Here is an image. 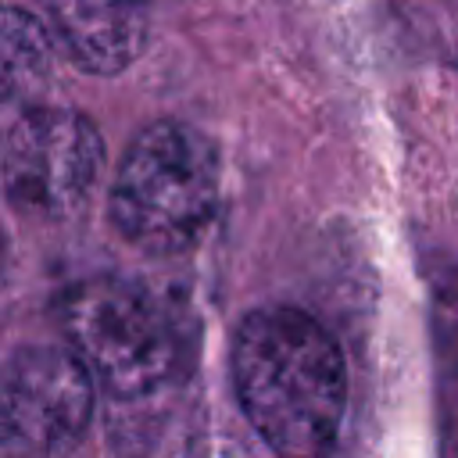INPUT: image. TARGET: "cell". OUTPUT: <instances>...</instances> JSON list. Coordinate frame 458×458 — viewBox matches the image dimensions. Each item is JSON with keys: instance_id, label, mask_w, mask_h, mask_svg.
<instances>
[{"instance_id": "obj_1", "label": "cell", "mask_w": 458, "mask_h": 458, "mask_svg": "<svg viewBox=\"0 0 458 458\" xmlns=\"http://www.w3.org/2000/svg\"><path fill=\"white\" fill-rule=\"evenodd\" d=\"M233 390L283 458H322L344 422L347 365L336 340L304 311L272 304L250 311L233 336Z\"/></svg>"}, {"instance_id": "obj_2", "label": "cell", "mask_w": 458, "mask_h": 458, "mask_svg": "<svg viewBox=\"0 0 458 458\" xmlns=\"http://www.w3.org/2000/svg\"><path fill=\"white\" fill-rule=\"evenodd\" d=\"M218 154L182 122L147 125L125 150L111 186L114 229L147 254H182L218 211Z\"/></svg>"}, {"instance_id": "obj_3", "label": "cell", "mask_w": 458, "mask_h": 458, "mask_svg": "<svg viewBox=\"0 0 458 458\" xmlns=\"http://www.w3.org/2000/svg\"><path fill=\"white\" fill-rule=\"evenodd\" d=\"M57 315L93 386L114 397L154 394L182 365L186 344L172 304L132 279H82L64 290Z\"/></svg>"}, {"instance_id": "obj_4", "label": "cell", "mask_w": 458, "mask_h": 458, "mask_svg": "<svg viewBox=\"0 0 458 458\" xmlns=\"http://www.w3.org/2000/svg\"><path fill=\"white\" fill-rule=\"evenodd\" d=\"M104 168L100 129L72 107H29L0 136V182L32 218H64Z\"/></svg>"}, {"instance_id": "obj_5", "label": "cell", "mask_w": 458, "mask_h": 458, "mask_svg": "<svg viewBox=\"0 0 458 458\" xmlns=\"http://www.w3.org/2000/svg\"><path fill=\"white\" fill-rule=\"evenodd\" d=\"M93 415V379L72 351L21 347L0 369V458H57Z\"/></svg>"}, {"instance_id": "obj_6", "label": "cell", "mask_w": 458, "mask_h": 458, "mask_svg": "<svg viewBox=\"0 0 458 458\" xmlns=\"http://www.w3.org/2000/svg\"><path fill=\"white\" fill-rule=\"evenodd\" d=\"M54 39L82 72L114 75L147 47V0H36Z\"/></svg>"}, {"instance_id": "obj_7", "label": "cell", "mask_w": 458, "mask_h": 458, "mask_svg": "<svg viewBox=\"0 0 458 458\" xmlns=\"http://www.w3.org/2000/svg\"><path fill=\"white\" fill-rule=\"evenodd\" d=\"M50 61L47 29L29 11L0 4V104L36 93L50 75Z\"/></svg>"}, {"instance_id": "obj_8", "label": "cell", "mask_w": 458, "mask_h": 458, "mask_svg": "<svg viewBox=\"0 0 458 458\" xmlns=\"http://www.w3.org/2000/svg\"><path fill=\"white\" fill-rule=\"evenodd\" d=\"M4 268H7V240L0 233V279H4Z\"/></svg>"}]
</instances>
